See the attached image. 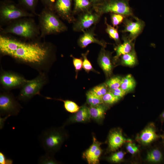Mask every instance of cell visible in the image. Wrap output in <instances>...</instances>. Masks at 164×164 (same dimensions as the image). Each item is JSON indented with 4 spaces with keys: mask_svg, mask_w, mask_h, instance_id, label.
Segmentation results:
<instances>
[{
    "mask_svg": "<svg viewBox=\"0 0 164 164\" xmlns=\"http://www.w3.org/2000/svg\"><path fill=\"white\" fill-rule=\"evenodd\" d=\"M40 39L25 41L1 34L0 54L28 66L39 73H48L54 60V48L51 43L41 41Z\"/></svg>",
    "mask_w": 164,
    "mask_h": 164,
    "instance_id": "cell-1",
    "label": "cell"
},
{
    "mask_svg": "<svg viewBox=\"0 0 164 164\" xmlns=\"http://www.w3.org/2000/svg\"><path fill=\"white\" fill-rule=\"evenodd\" d=\"M32 17H26L15 20L2 29V34H13L29 40H34L40 38V31Z\"/></svg>",
    "mask_w": 164,
    "mask_h": 164,
    "instance_id": "cell-2",
    "label": "cell"
},
{
    "mask_svg": "<svg viewBox=\"0 0 164 164\" xmlns=\"http://www.w3.org/2000/svg\"><path fill=\"white\" fill-rule=\"evenodd\" d=\"M53 11L45 7L38 15L41 38L48 35L62 32L67 30L66 25Z\"/></svg>",
    "mask_w": 164,
    "mask_h": 164,
    "instance_id": "cell-3",
    "label": "cell"
},
{
    "mask_svg": "<svg viewBox=\"0 0 164 164\" xmlns=\"http://www.w3.org/2000/svg\"><path fill=\"white\" fill-rule=\"evenodd\" d=\"M67 136L62 128H51L43 131L39 139L46 153L54 155L60 149Z\"/></svg>",
    "mask_w": 164,
    "mask_h": 164,
    "instance_id": "cell-4",
    "label": "cell"
},
{
    "mask_svg": "<svg viewBox=\"0 0 164 164\" xmlns=\"http://www.w3.org/2000/svg\"><path fill=\"white\" fill-rule=\"evenodd\" d=\"M35 15L28 11L19 4L9 0L1 2L0 5V26L7 25L17 19Z\"/></svg>",
    "mask_w": 164,
    "mask_h": 164,
    "instance_id": "cell-5",
    "label": "cell"
},
{
    "mask_svg": "<svg viewBox=\"0 0 164 164\" xmlns=\"http://www.w3.org/2000/svg\"><path fill=\"white\" fill-rule=\"evenodd\" d=\"M49 82L48 73H39L35 78L27 81L20 88L16 98L19 101L27 102L36 95H41L40 92Z\"/></svg>",
    "mask_w": 164,
    "mask_h": 164,
    "instance_id": "cell-6",
    "label": "cell"
},
{
    "mask_svg": "<svg viewBox=\"0 0 164 164\" xmlns=\"http://www.w3.org/2000/svg\"><path fill=\"white\" fill-rule=\"evenodd\" d=\"M129 2V0H104L102 3L95 5L94 9L96 12L101 15L111 12L124 16H133Z\"/></svg>",
    "mask_w": 164,
    "mask_h": 164,
    "instance_id": "cell-7",
    "label": "cell"
},
{
    "mask_svg": "<svg viewBox=\"0 0 164 164\" xmlns=\"http://www.w3.org/2000/svg\"><path fill=\"white\" fill-rule=\"evenodd\" d=\"M18 101L10 91L3 90L1 92L0 115L8 117L18 115L22 108Z\"/></svg>",
    "mask_w": 164,
    "mask_h": 164,
    "instance_id": "cell-8",
    "label": "cell"
},
{
    "mask_svg": "<svg viewBox=\"0 0 164 164\" xmlns=\"http://www.w3.org/2000/svg\"><path fill=\"white\" fill-rule=\"evenodd\" d=\"M28 80L18 73L5 70L1 67L0 83L3 90L10 91L20 89Z\"/></svg>",
    "mask_w": 164,
    "mask_h": 164,
    "instance_id": "cell-9",
    "label": "cell"
},
{
    "mask_svg": "<svg viewBox=\"0 0 164 164\" xmlns=\"http://www.w3.org/2000/svg\"><path fill=\"white\" fill-rule=\"evenodd\" d=\"M101 15L97 13L87 11L82 14L73 25L74 31L77 32L85 31L96 23L99 20Z\"/></svg>",
    "mask_w": 164,
    "mask_h": 164,
    "instance_id": "cell-10",
    "label": "cell"
},
{
    "mask_svg": "<svg viewBox=\"0 0 164 164\" xmlns=\"http://www.w3.org/2000/svg\"><path fill=\"white\" fill-rule=\"evenodd\" d=\"M93 143L90 147L83 153V157L86 159L89 164H96L99 162V159L102 153L100 146L101 143L93 137Z\"/></svg>",
    "mask_w": 164,
    "mask_h": 164,
    "instance_id": "cell-11",
    "label": "cell"
},
{
    "mask_svg": "<svg viewBox=\"0 0 164 164\" xmlns=\"http://www.w3.org/2000/svg\"><path fill=\"white\" fill-rule=\"evenodd\" d=\"M136 21H133L126 19L124 21V29L123 32L129 33L128 37L132 40H134L142 32L145 23L142 20L138 18Z\"/></svg>",
    "mask_w": 164,
    "mask_h": 164,
    "instance_id": "cell-12",
    "label": "cell"
},
{
    "mask_svg": "<svg viewBox=\"0 0 164 164\" xmlns=\"http://www.w3.org/2000/svg\"><path fill=\"white\" fill-rule=\"evenodd\" d=\"M71 4L72 0H56L53 10L63 19L70 22L72 20Z\"/></svg>",
    "mask_w": 164,
    "mask_h": 164,
    "instance_id": "cell-13",
    "label": "cell"
},
{
    "mask_svg": "<svg viewBox=\"0 0 164 164\" xmlns=\"http://www.w3.org/2000/svg\"><path fill=\"white\" fill-rule=\"evenodd\" d=\"M127 141L123 136L121 131L118 129L111 131L108 137V146L109 150L115 151L120 148Z\"/></svg>",
    "mask_w": 164,
    "mask_h": 164,
    "instance_id": "cell-14",
    "label": "cell"
},
{
    "mask_svg": "<svg viewBox=\"0 0 164 164\" xmlns=\"http://www.w3.org/2000/svg\"><path fill=\"white\" fill-rule=\"evenodd\" d=\"M84 34L81 36L78 40L79 46L82 48H84L89 44L95 43L105 47L106 43L104 41L100 40L94 37L95 34L94 30L91 29L84 32Z\"/></svg>",
    "mask_w": 164,
    "mask_h": 164,
    "instance_id": "cell-15",
    "label": "cell"
},
{
    "mask_svg": "<svg viewBox=\"0 0 164 164\" xmlns=\"http://www.w3.org/2000/svg\"><path fill=\"white\" fill-rule=\"evenodd\" d=\"M104 48L102 47L100 53L98 62L106 75L109 76L112 73V65L110 55L105 50Z\"/></svg>",
    "mask_w": 164,
    "mask_h": 164,
    "instance_id": "cell-16",
    "label": "cell"
},
{
    "mask_svg": "<svg viewBox=\"0 0 164 164\" xmlns=\"http://www.w3.org/2000/svg\"><path fill=\"white\" fill-rule=\"evenodd\" d=\"M91 118L89 108L84 105L80 107L75 114L70 117L65 124L70 122H82L90 120Z\"/></svg>",
    "mask_w": 164,
    "mask_h": 164,
    "instance_id": "cell-17",
    "label": "cell"
},
{
    "mask_svg": "<svg viewBox=\"0 0 164 164\" xmlns=\"http://www.w3.org/2000/svg\"><path fill=\"white\" fill-rule=\"evenodd\" d=\"M158 137L154 128L150 126L142 131L138 139L143 144L148 145L155 140Z\"/></svg>",
    "mask_w": 164,
    "mask_h": 164,
    "instance_id": "cell-18",
    "label": "cell"
},
{
    "mask_svg": "<svg viewBox=\"0 0 164 164\" xmlns=\"http://www.w3.org/2000/svg\"><path fill=\"white\" fill-rule=\"evenodd\" d=\"M123 38L124 41L123 43L119 44L115 48L116 54L114 57L115 61L120 56L129 53L133 49V40L129 37H124Z\"/></svg>",
    "mask_w": 164,
    "mask_h": 164,
    "instance_id": "cell-19",
    "label": "cell"
},
{
    "mask_svg": "<svg viewBox=\"0 0 164 164\" xmlns=\"http://www.w3.org/2000/svg\"><path fill=\"white\" fill-rule=\"evenodd\" d=\"M89 109L91 118L99 122L104 118L107 108L103 103L97 106H90Z\"/></svg>",
    "mask_w": 164,
    "mask_h": 164,
    "instance_id": "cell-20",
    "label": "cell"
},
{
    "mask_svg": "<svg viewBox=\"0 0 164 164\" xmlns=\"http://www.w3.org/2000/svg\"><path fill=\"white\" fill-rule=\"evenodd\" d=\"M136 83L133 77L128 74L121 79L120 87L126 92L132 91L135 87Z\"/></svg>",
    "mask_w": 164,
    "mask_h": 164,
    "instance_id": "cell-21",
    "label": "cell"
},
{
    "mask_svg": "<svg viewBox=\"0 0 164 164\" xmlns=\"http://www.w3.org/2000/svg\"><path fill=\"white\" fill-rule=\"evenodd\" d=\"M162 159V155L161 151L157 149H153L147 153L146 160L149 162L158 163Z\"/></svg>",
    "mask_w": 164,
    "mask_h": 164,
    "instance_id": "cell-22",
    "label": "cell"
},
{
    "mask_svg": "<svg viewBox=\"0 0 164 164\" xmlns=\"http://www.w3.org/2000/svg\"><path fill=\"white\" fill-rule=\"evenodd\" d=\"M45 98L48 100H56L63 101L64 104V107L65 110L71 113L77 112L80 107L75 102L69 100H63L60 99L53 98L50 97H45Z\"/></svg>",
    "mask_w": 164,
    "mask_h": 164,
    "instance_id": "cell-23",
    "label": "cell"
},
{
    "mask_svg": "<svg viewBox=\"0 0 164 164\" xmlns=\"http://www.w3.org/2000/svg\"><path fill=\"white\" fill-rule=\"evenodd\" d=\"M18 0L19 4L23 8L35 16L38 15L36 11L38 0Z\"/></svg>",
    "mask_w": 164,
    "mask_h": 164,
    "instance_id": "cell-24",
    "label": "cell"
},
{
    "mask_svg": "<svg viewBox=\"0 0 164 164\" xmlns=\"http://www.w3.org/2000/svg\"><path fill=\"white\" fill-rule=\"evenodd\" d=\"M121 61L123 64L126 66H131L135 64L136 57L133 49L129 53L122 56Z\"/></svg>",
    "mask_w": 164,
    "mask_h": 164,
    "instance_id": "cell-25",
    "label": "cell"
},
{
    "mask_svg": "<svg viewBox=\"0 0 164 164\" xmlns=\"http://www.w3.org/2000/svg\"><path fill=\"white\" fill-rule=\"evenodd\" d=\"M87 102L90 106H95L104 103L102 98L95 94L91 91L86 94Z\"/></svg>",
    "mask_w": 164,
    "mask_h": 164,
    "instance_id": "cell-26",
    "label": "cell"
},
{
    "mask_svg": "<svg viewBox=\"0 0 164 164\" xmlns=\"http://www.w3.org/2000/svg\"><path fill=\"white\" fill-rule=\"evenodd\" d=\"M74 12H77L87 9L91 4L89 0H74Z\"/></svg>",
    "mask_w": 164,
    "mask_h": 164,
    "instance_id": "cell-27",
    "label": "cell"
},
{
    "mask_svg": "<svg viewBox=\"0 0 164 164\" xmlns=\"http://www.w3.org/2000/svg\"><path fill=\"white\" fill-rule=\"evenodd\" d=\"M53 155L46 153L44 155L41 156L39 158L38 161L40 164H56L58 162L54 159Z\"/></svg>",
    "mask_w": 164,
    "mask_h": 164,
    "instance_id": "cell-28",
    "label": "cell"
},
{
    "mask_svg": "<svg viewBox=\"0 0 164 164\" xmlns=\"http://www.w3.org/2000/svg\"><path fill=\"white\" fill-rule=\"evenodd\" d=\"M107 87L106 84H102L96 86L91 91L97 96L102 98L108 92Z\"/></svg>",
    "mask_w": 164,
    "mask_h": 164,
    "instance_id": "cell-29",
    "label": "cell"
},
{
    "mask_svg": "<svg viewBox=\"0 0 164 164\" xmlns=\"http://www.w3.org/2000/svg\"><path fill=\"white\" fill-rule=\"evenodd\" d=\"M104 103L108 104H112L118 102L120 99L114 95L110 91L108 92L102 97Z\"/></svg>",
    "mask_w": 164,
    "mask_h": 164,
    "instance_id": "cell-30",
    "label": "cell"
},
{
    "mask_svg": "<svg viewBox=\"0 0 164 164\" xmlns=\"http://www.w3.org/2000/svg\"><path fill=\"white\" fill-rule=\"evenodd\" d=\"M121 80L119 77H114L107 81L106 84L111 90H114L120 87Z\"/></svg>",
    "mask_w": 164,
    "mask_h": 164,
    "instance_id": "cell-31",
    "label": "cell"
},
{
    "mask_svg": "<svg viewBox=\"0 0 164 164\" xmlns=\"http://www.w3.org/2000/svg\"><path fill=\"white\" fill-rule=\"evenodd\" d=\"M88 53L89 51H87L86 53L82 54L84 59L83 68L87 73L90 71H96L93 69L91 63L87 58V56Z\"/></svg>",
    "mask_w": 164,
    "mask_h": 164,
    "instance_id": "cell-32",
    "label": "cell"
},
{
    "mask_svg": "<svg viewBox=\"0 0 164 164\" xmlns=\"http://www.w3.org/2000/svg\"><path fill=\"white\" fill-rule=\"evenodd\" d=\"M125 154V153L122 151H118L112 154L109 157V159L113 162H119L123 159Z\"/></svg>",
    "mask_w": 164,
    "mask_h": 164,
    "instance_id": "cell-33",
    "label": "cell"
},
{
    "mask_svg": "<svg viewBox=\"0 0 164 164\" xmlns=\"http://www.w3.org/2000/svg\"><path fill=\"white\" fill-rule=\"evenodd\" d=\"M124 16L117 14L113 13L111 15V23L114 26H116L121 23L124 20Z\"/></svg>",
    "mask_w": 164,
    "mask_h": 164,
    "instance_id": "cell-34",
    "label": "cell"
},
{
    "mask_svg": "<svg viewBox=\"0 0 164 164\" xmlns=\"http://www.w3.org/2000/svg\"><path fill=\"white\" fill-rule=\"evenodd\" d=\"M105 23L107 26L106 31L109 35L110 37L113 39H114L115 34L118 31L117 29L108 24L105 19Z\"/></svg>",
    "mask_w": 164,
    "mask_h": 164,
    "instance_id": "cell-35",
    "label": "cell"
},
{
    "mask_svg": "<svg viewBox=\"0 0 164 164\" xmlns=\"http://www.w3.org/2000/svg\"><path fill=\"white\" fill-rule=\"evenodd\" d=\"M73 61L77 73V77L78 72L81 70L83 68V61L81 59L76 58L73 57Z\"/></svg>",
    "mask_w": 164,
    "mask_h": 164,
    "instance_id": "cell-36",
    "label": "cell"
},
{
    "mask_svg": "<svg viewBox=\"0 0 164 164\" xmlns=\"http://www.w3.org/2000/svg\"><path fill=\"white\" fill-rule=\"evenodd\" d=\"M126 148L128 152L132 155L137 152L139 150L138 147L136 145L130 141L128 143Z\"/></svg>",
    "mask_w": 164,
    "mask_h": 164,
    "instance_id": "cell-37",
    "label": "cell"
},
{
    "mask_svg": "<svg viewBox=\"0 0 164 164\" xmlns=\"http://www.w3.org/2000/svg\"><path fill=\"white\" fill-rule=\"evenodd\" d=\"M13 160L7 158L4 153L0 152V164H12Z\"/></svg>",
    "mask_w": 164,
    "mask_h": 164,
    "instance_id": "cell-38",
    "label": "cell"
},
{
    "mask_svg": "<svg viewBox=\"0 0 164 164\" xmlns=\"http://www.w3.org/2000/svg\"><path fill=\"white\" fill-rule=\"evenodd\" d=\"M113 94L115 96L120 98L123 97L126 94V92L123 90L121 88L119 87L116 89L111 90Z\"/></svg>",
    "mask_w": 164,
    "mask_h": 164,
    "instance_id": "cell-39",
    "label": "cell"
},
{
    "mask_svg": "<svg viewBox=\"0 0 164 164\" xmlns=\"http://www.w3.org/2000/svg\"><path fill=\"white\" fill-rule=\"evenodd\" d=\"M45 7L53 10L54 0H41Z\"/></svg>",
    "mask_w": 164,
    "mask_h": 164,
    "instance_id": "cell-40",
    "label": "cell"
},
{
    "mask_svg": "<svg viewBox=\"0 0 164 164\" xmlns=\"http://www.w3.org/2000/svg\"><path fill=\"white\" fill-rule=\"evenodd\" d=\"M160 117L162 120H164V111L161 114Z\"/></svg>",
    "mask_w": 164,
    "mask_h": 164,
    "instance_id": "cell-41",
    "label": "cell"
},
{
    "mask_svg": "<svg viewBox=\"0 0 164 164\" xmlns=\"http://www.w3.org/2000/svg\"><path fill=\"white\" fill-rule=\"evenodd\" d=\"M91 1L94 3H96L100 1L101 0H90Z\"/></svg>",
    "mask_w": 164,
    "mask_h": 164,
    "instance_id": "cell-42",
    "label": "cell"
},
{
    "mask_svg": "<svg viewBox=\"0 0 164 164\" xmlns=\"http://www.w3.org/2000/svg\"></svg>",
    "mask_w": 164,
    "mask_h": 164,
    "instance_id": "cell-43",
    "label": "cell"
}]
</instances>
